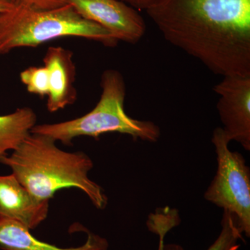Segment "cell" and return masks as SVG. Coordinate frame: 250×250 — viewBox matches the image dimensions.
Returning a JSON list of instances; mask_svg holds the SVG:
<instances>
[{
  "label": "cell",
  "instance_id": "cell-2",
  "mask_svg": "<svg viewBox=\"0 0 250 250\" xmlns=\"http://www.w3.org/2000/svg\"><path fill=\"white\" fill-rule=\"evenodd\" d=\"M69 36L98 41L108 47L118 42L104 28L82 18L70 4L46 10L17 2L12 9L0 14V56Z\"/></svg>",
  "mask_w": 250,
  "mask_h": 250
},
{
  "label": "cell",
  "instance_id": "cell-15",
  "mask_svg": "<svg viewBox=\"0 0 250 250\" xmlns=\"http://www.w3.org/2000/svg\"><path fill=\"white\" fill-rule=\"evenodd\" d=\"M126 4L136 10H145L148 9L154 2L155 0H121Z\"/></svg>",
  "mask_w": 250,
  "mask_h": 250
},
{
  "label": "cell",
  "instance_id": "cell-6",
  "mask_svg": "<svg viewBox=\"0 0 250 250\" xmlns=\"http://www.w3.org/2000/svg\"><path fill=\"white\" fill-rule=\"evenodd\" d=\"M82 18L109 31L118 41L136 44L146 34L138 10L121 0H68Z\"/></svg>",
  "mask_w": 250,
  "mask_h": 250
},
{
  "label": "cell",
  "instance_id": "cell-14",
  "mask_svg": "<svg viewBox=\"0 0 250 250\" xmlns=\"http://www.w3.org/2000/svg\"><path fill=\"white\" fill-rule=\"evenodd\" d=\"M41 9H54L69 4L68 0H14Z\"/></svg>",
  "mask_w": 250,
  "mask_h": 250
},
{
  "label": "cell",
  "instance_id": "cell-12",
  "mask_svg": "<svg viewBox=\"0 0 250 250\" xmlns=\"http://www.w3.org/2000/svg\"><path fill=\"white\" fill-rule=\"evenodd\" d=\"M180 223L178 210L169 207L157 208L149 215L147 227L149 231L159 236L158 250H164L166 235Z\"/></svg>",
  "mask_w": 250,
  "mask_h": 250
},
{
  "label": "cell",
  "instance_id": "cell-3",
  "mask_svg": "<svg viewBox=\"0 0 250 250\" xmlns=\"http://www.w3.org/2000/svg\"><path fill=\"white\" fill-rule=\"evenodd\" d=\"M100 84V100L89 113L71 121L35 125L31 134L45 135L66 146H70L72 140L79 136L98 138L114 132L149 143L159 141L161 130L157 125L134 119L125 112L126 85L121 72L112 69L105 70Z\"/></svg>",
  "mask_w": 250,
  "mask_h": 250
},
{
  "label": "cell",
  "instance_id": "cell-10",
  "mask_svg": "<svg viewBox=\"0 0 250 250\" xmlns=\"http://www.w3.org/2000/svg\"><path fill=\"white\" fill-rule=\"evenodd\" d=\"M37 116L29 107L18 108L11 114L0 116V162L9 150L14 151L31 134Z\"/></svg>",
  "mask_w": 250,
  "mask_h": 250
},
{
  "label": "cell",
  "instance_id": "cell-11",
  "mask_svg": "<svg viewBox=\"0 0 250 250\" xmlns=\"http://www.w3.org/2000/svg\"><path fill=\"white\" fill-rule=\"evenodd\" d=\"M243 233L238 227L236 218L227 211H224L221 221V231L218 238L207 250H238L243 239ZM164 250H184L177 244L164 245Z\"/></svg>",
  "mask_w": 250,
  "mask_h": 250
},
{
  "label": "cell",
  "instance_id": "cell-16",
  "mask_svg": "<svg viewBox=\"0 0 250 250\" xmlns=\"http://www.w3.org/2000/svg\"><path fill=\"white\" fill-rule=\"evenodd\" d=\"M16 3L14 0H0V14L12 9L16 6Z\"/></svg>",
  "mask_w": 250,
  "mask_h": 250
},
{
  "label": "cell",
  "instance_id": "cell-13",
  "mask_svg": "<svg viewBox=\"0 0 250 250\" xmlns=\"http://www.w3.org/2000/svg\"><path fill=\"white\" fill-rule=\"evenodd\" d=\"M21 80L27 87L29 93L47 96L49 94L48 70L45 66H31L23 70L21 73Z\"/></svg>",
  "mask_w": 250,
  "mask_h": 250
},
{
  "label": "cell",
  "instance_id": "cell-8",
  "mask_svg": "<svg viewBox=\"0 0 250 250\" xmlns=\"http://www.w3.org/2000/svg\"><path fill=\"white\" fill-rule=\"evenodd\" d=\"M44 66L48 70L49 90L47 110L54 113L75 103L76 67L73 53L62 47H49L43 58Z\"/></svg>",
  "mask_w": 250,
  "mask_h": 250
},
{
  "label": "cell",
  "instance_id": "cell-1",
  "mask_svg": "<svg viewBox=\"0 0 250 250\" xmlns=\"http://www.w3.org/2000/svg\"><path fill=\"white\" fill-rule=\"evenodd\" d=\"M49 136L31 133L0 164L9 167L20 183L38 200L49 202L56 192L76 188L97 208L104 209L108 197L103 188L88 177L93 167L89 156L82 152H65Z\"/></svg>",
  "mask_w": 250,
  "mask_h": 250
},
{
  "label": "cell",
  "instance_id": "cell-7",
  "mask_svg": "<svg viewBox=\"0 0 250 250\" xmlns=\"http://www.w3.org/2000/svg\"><path fill=\"white\" fill-rule=\"evenodd\" d=\"M49 202L33 196L14 174L0 175V218L33 229L47 218Z\"/></svg>",
  "mask_w": 250,
  "mask_h": 250
},
{
  "label": "cell",
  "instance_id": "cell-5",
  "mask_svg": "<svg viewBox=\"0 0 250 250\" xmlns=\"http://www.w3.org/2000/svg\"><path fill=\"white\" fill-rule=\"evenodd\" d=\"M224 132L250 151V76H225L213 87Z\"/></svg>",
  "mask_w": 250,
  "mask_h": 250
},
{
  "label": "cell",
  "instance_id": "cell-4",
  "mask_svg": "<svg viewBox=\"0 0 250 250\" xmlns=\"http://www.w3.org/2000/svg\"><path fill=\"white\" fill-rule=\"evenodd\" d=\"M211 141L218 168L204 197L207 201L232 215L243 234L250 237V167L241 154L230 150L229 140L222 127L215 128Z\"/></svg>",
  "mask_w": 250,
  "mask_h": 250
},
{
  "label": "cell",
  "instance_id": "cell-9",
  "mask_svg": "<svg viewBox=\"0 0 250 250\" xmlns=\"http://www.w3.org/2000/svg\"><path fill=\"white\" fill-rule=\"evenodd\" d=\"M0 248L4 250H108L107 240L88 232L84 244L75 248H60L37 239L22 224L0 218Z\"/></svg>",
  "mask_w": 250,
  "mask_h": 250
}]
</instances>
